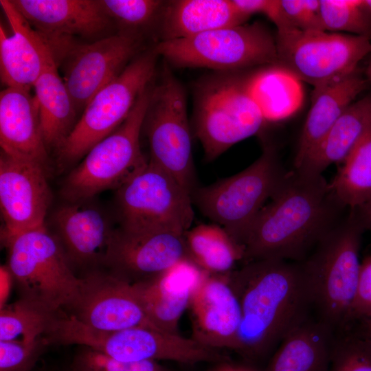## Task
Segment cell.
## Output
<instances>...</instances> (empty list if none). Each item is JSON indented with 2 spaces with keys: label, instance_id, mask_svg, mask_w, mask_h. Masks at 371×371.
Segmentation results:
<instances>
[{
  "label": "cell",
  "instance_id": "1",
  "mask_svg": "<svg viewBox=\"0 0 371 371\" xmlns=\"http://www.w3.org/2000/svg\"><path fill=\"white\" fill-rule=\"evenodd\" d=\"M227 278L240 307L237 352L245 357L265 356L310 316L313 306L301 262L251 261Z\"/></svg>",
  "mask_w": 371,
  "mask_h": 371
},
{
  "label": "cell",
  "instance_id": "2",
  "mask_svg": "<svg viewBox=\"0 0 371 371\" xmlns=\"http://www.w3.org/2000/svg\"><path fill=\"white\" fill-rule=\"evenodd\" d=\"M335 204L322 175L287 172L251 225L243 260L304 261L333 227Z\"/></svg>",
  "mask_w": 371,
  "mask_h": 371
},
{
  "label": "cell",
  "instance_id": "3",
  "mask_svg": "<svg viewBox=\"0 0 371 371\" xmlns=\"http://www.w3.org/2000/svg\"><path fill=\"white\" fill-rule=\"evenodd\" d=\"M364 229L352 210L348 218L333 226L311 255L301 262L317 317L336 333L345 330L351 322Z\"/></svg>",
  "mask_w": 371,
  "mask_h": 371
},
{
  "label": "cell",
  "instance_id": "4",
  "mask_svg": "<svg viewBox=\"0 0 371 371\" xmlns=\"http://www.w3.org/2000/svg\"><path fill=\"white\" fill-rule=\"evenodd\" d=\"M3 242L8 251L7 266L20 298L52 313L67 311L78 297L81 278L56 236L43 225Z\"/></svg>",
  "mask_w": 371,
  "mask_h": 371
},
{
  "label": "cell",
  "instance_id": "5",
  "mask_svg": "<svg viewBox=\"0 0 371 371\" xmlns=\"http://www.w3.org/2000/svg\"><path fill=\"white\" fill-rule=\"evenodd\" d=\"M153 82L142 93L123 123L94 145L65 177L60 190L67 202L91 199L106 190H117L148 164L141 150L140 134Z\"/></svg>",
  "mask_w": 371,
  "mask_h": 371
},
{
  "label": "cell",
  "instance_id": "6",
  "mask_svg": "<svg viewBox=\"0 0 371 371\" xmlns=\"http://www.w3.org/2000/svg\"><path fill=\"white\" fill-rule=\"evenodd\" d=\"M286 174L274 150L267 147L240 172L196 188L192 200L204 216L225 229L243 249L251 225Z\"/></svg>",
  "mask_w": 371,
  "mask_h": 371
},
{
  "label": "cell",
  "instance_id": "7",
  "mask_svg": "<svg viewBox=\"0 0 371 371\" xmlns=\"http://www.w3.org/2000/svg\"><path fill=\"white\" fill-rule=\"evenodd\" d=\"M194 131L207 161L262 128L265 120L246 87L233 72L202 80L195 89Z\"/></svg>",
  "mask_w": 371,
  "mask_h": 371
},
{
  "label": "cell",
  "instance_id": "8",
  "mask_svg": "<svg viewBox=\"0 0 371 371\" xmlns=\"http://www.w3.org/2000/svg\"><path fill=\"white\" fill-rule=\"evenodd\" d=\"M158 56L154 48L138 55L96 93L56 153L57 170L63 171L81 160L123 123L139 95L153 82Z\"/></svg>",
  "mask_w": 371,
  "mask_h": 371
},
{
  "label": "cell",
  "instance_id": "9",
  "mask_svg": "<svg viewBox=\"0 0 371 371\" xmlns=\"http://www.w3.org/2000/svg\"><path fill=\"white\" fill-rule=\"evenodd\" d=\"M154 49L173 66L205 67L219 72L278 63L276 38L258 22L160 41Z\"/></svg>",
  "mask_w": 371,
  "mask_h": 371
},
{
  "label": "cell",
  "instance_id": "10",
  "mask_svg": "<svg viewBox=\"0 0 371 371\" xmlns=\"http://www.w3.org/2000/svg\"><path fill=\"white\" fill-rule=\"evenodd\" d=\"M149 161L170 174L191 194L196 188L185 91L168 67L153 85L143 128Z\"/></svg>",
  "mask_w": 371,
  "mask_h": 371
},
{
  "label": "cell",
  "instance_id": "11",
  "mask_svg": "<svg viewBox=\"0 0 371 371\" xmlns=\"http://www.w3.org/2000/svg\"><path fill=\"white\" fill-rule=\"evenodd\" d=\"M121 228L181 234L194 220L191 194L170 174L150 161L116 190Z\"/></svg>",
  "mask_w": 371,
  "mask_h": 371
},
{
  "label": "cell",
  "instance_id": "12",
  "mask_svg": "<svg viewBox=\"0 0 371 371\" xmlns=\"http://www.w3.org/2000/svg\"><path fill=\"white\" fill-rule=\"evenodd\" d=\"M278 64L313 87L345 76L371 54V38L324 30L277 28Z\"/></svg>",
  "mask_w": 371,
  "mask_h": 371
},
{
  "label": "cell",
  "instance_id": "13",
  "mask_svg": "<svg viewBox=\"0 0 371 371\" xmlns=\"http://www.w3.org/2000/svg\"><path fill=\"white\" fill-rule=\"evenodd\" d=\"M140 43L135 33L122 32L90 43L69 38L56 45V61L64 60L63 80L77 113H82L96 93L124 70Z\"/></svg>",
  "mask_w": 371,
  "mask_h": 371
},
{
  "label": "cell",
  "instance_id": "14",
  "mask_svg": "<svg viewBox=\"0 0 371 371\" xmlns=\"http://www.w3.org/2000/svg\"><path fill=\"white\" fill-rule=\"evenodd\" d=\"M80 278L78 297L66 313L100 330L137 327L159 330L148 319L133 284L100 269L88 271Z\"/></svg>",
  "mask_w": 371,
  "mask_h": 371
},
{
  "label": "cell",
  "instance_id": "15",
  "mask_svg": "<svg viewBox=\"0 0 371 371\" xmlns=\"http://www.w3.org/2000/svg\"><path fill=\"white\" fill-rule=\"evenodd\" d=\"M189 258L185 234L115 229L104 266L131 283L153 280Z\"/></svg>",
  "mask_w": 371,
  "mask_h": 371
},
{
  "label": "cell",
  "instance_id": "16",
  "mask_svg": "<svg viewBox=\"0 0 371 371\" xmlns=\"http://www.w3.org/2000/svg\"><path fill=\"white\" fill-rule=\"evenodd\" d=\"M49 175L40 166L1 151L0 209L3 241L45 225L52 201Z\"/></svg>",
  "mask_w": 371,
  "mask_h": 371
},
{
  "label": "cell",
  "instance_id": "17",
  "mask_svg": "<svg viewBox=\"0 0 371 371\" xmlns=\"http://www.w3.org/2000/svg\"><path fill=\"white\" fill-rule=\"evenodd\" d=\"M227 273H205L192 294L188 308L193 339L216 350L237 352L241 311Z\"/></svg>",
  "mask_w": 371,
  "mask_h": 371
},
{
  "label": "cell",
  "instance_id": "18",
  "mask_svg": "<svg viewBox=\"0 0 371 371\" xmlns=\"http://www.w3.org/2000/svg\"><path fill=\"white\" fill-rule=\"evenodd\" d=\"M53 223L73 269L78 267L87 273L104 266L115 229L107 214L91 199L67 202L58 207Z\"/></svg>",
  "mask_w": 371,
  "mask_h": 371
},
{
  "label": "cell",
  "instance_id": "19",
  "mask_svg": "<svg viewBox=\"0 0 371 371\" xmlns=\"http://www.w3.org/2000/svg\"><path fill=\"white\" fill-rule=\"evenodd\" d=\"M0 4L12 30L8 34L0 26L1 80L6 87L30 91L45 69L56 63L54 52L10 0Z\"/></svg>",
  "mask_w": 371,
  "mask_h": 371
},
{
  "label": "cell",
  "instance_id": "20",
  "mask_svg": "<svg viewBox=\"0 0 371 371\" xmlns=\"http://www.w3.org/2000/svg\"><path fill=\"white\" fill-rule=\"evenodd\" d=\"M46 40L92 38L107 30L111 19L99 0H10Z\"/></svg>",
  "mask_w": 371,
  "mask_h": 371
},
{
  "label": "cell",
  "instance_id": "21",
  "mask_svg": "<svg viewBox=\"0 0 371 371\" xmlns=\"http://www.w3.org/2000/svg\"><path fill=\"white\" fill-rule=\"evenodd\" d=\"M0 145L2 152L42 168L52 167L45 144L36 100L30 91L6 87L0 93Z\"/></svg>",
  "mask_w": 371,
  "mask_h": 371
},
{
  "label": "cell",
  "instance_id": "22",
  "mask_svg": "<svg viewBox=\"0 0 371 371\" xmlns=\"http://www.w3.org/2000/svg\"><path fill=\"white\" fill-rule=\"evenodd\" d=\"M205 273L188 258L153 280L133 284L149 321L161 331L179 335V319Z\"/></svg>",
  "mask_w": 371,
  "mask_h": 371
},
{
  "label": "cell",
  "instance_id": "23",
  "mask_svg": "<svg viewBox=\"0 0 371 371\" xmlns=\"http://www.w3.org/2000/svg\"><path fill=\"white\" fill-rule=\"evenodd\" d=\"M366 87L367 80L357 69L345 76L314 87L310 109L297 144L295 168Z\"/></svg>",
  "mask_w": 371,
  "mask_h": 371
},
{
  "label": "cell",
  "instance_id": "24",
  "mask_svg": "<svg viewBox=\"0 0 371 371\" xmlns=\"http://www.w3.org/2000/svg\"><path fill=\"white\" fill-rule=\"evenodd\" d=\"M336 334L308 316L282 339L265 371H329Z\"/></svg>",
  "mask_w": 371,
  "mask_h": 371
},
{
  "label": "cell",
  "instance_id": "25",
  "mask_svg": "<svg viewBox=\"0 0 371 371\" xmlns=\"http://www.w3.org/2000/svg\"><path fill=\"white\" fill-rule=\"evenodd\" d=\"M161 41L192 37L213 30L244 24L248 19L231 0H176L160 12Z\"/></svg>",
  "mask_w": 371,
  "mask_h": 371
},
{
  "label": "cell",
  "instance_id": "26",
  "mask_svg": "<svg viewBox=\"0 0 371 371\" xmlns=\"http://www.w3.org/2000/svg\"><path fill=\"white\" fill-rule=\"evenodd\" d=\"M371 128V95L350 104L319 142L295 168L308 175H322L333 164H341Z\"/></svg>",
  "mask_w": 371,
  "mask_h": 371
},
{
  "label": "cell",
  "instance_id": "27",
  "mask_svg": "<svg viewBox=\"0 0 371 371\" xmlns=\"http://www.w3.org/2000/svg\"><path fill=\"white\" fill-rule=\"evenodd\" d=\"M33 88L45 144L49 152L56 153L78 122L77 111L56 63L45 69Z\"/></svg>",
  "mask_w": 371,
  "mask_h": 371
},
{
  "label": "cell",
  "instance_id": "28",
  "mask_svg": "<svg viewBox=\"0 0 371 371\" xmlns=\"http://www.w3.org/2000/svg\"><path fill=\"white\" fill-rule=\"evenodd\" d=\"M245 85L266 122L289 117L303 102L302 81L278 64L267 65L245 77Z\"/></svg>",
  "mask_w": 371,
  "mask_h": 371
},
{
  "label": "cell",
  "instance_id": "29",
  "mask_svg": "<svg viewBox=\"0 0 371 371\" xmlns=\"http://www.w3.org/2000/svg\"><path fill=\"white\" fill-rule=\"evenodd\" d=\"M185 238L189 259L208 273H227L243 259V249L216 223L190 228Z\"/></svg>",
  "mask_w": 371,
  "mask_h": 371
},
{
  "label": "cell",
  "instance_id": "30",
  "mask_svg": "<svg viewBox=\"0 0 371 371\" xmlns=\"http://www.w3.org/2000/svg\"><path fill=\"white\" fill-rule=\"evenodd\" d=\"M341 165L330 191L339 205L358 209L371 199V128Z\"/></svg>",
  "mask_w": 371,
  "mask_h": 371
},
{
  "label": "cell",
  "instance_id": "31",
  "mask_svg": "<svg viewBox=\"0 0 371 371\" xmlns=\"http://www.w3.org/2000/svg\"><path fill=\"white\" fill-rule=\"evenodd\" d=\"M58 313L19 298L0 309V341L16 340L21 336L22 341H34L45 335Z\"/></svg>",
  "mask_w": 371,
  "mask_h": 371
},
{
  "label": "cell",
  "instance_id": "32",
  "mask_svg": "<svg viewBox=\"0 0 371 371\" xmlns=\"http://www.w3.org/2000/svg\"><path fill=\"white\" fill-rule=\"evenodd\" d=\"M320 14L325 31L344 32L371 38V22L361 0H320Z\"/></svg>",
  "mask_w": 371,
  "mask_h": 371
},
{
  "label": "cell",
  "instance_id": "33",
  "mask_svg": "<svg viewBox=\"0 0 371 371\" xmlns=\"http://www.w3.org/2000/svg\"><path fill=\"white\" fill-rule=\"evenodd\" d=\"M329 371H371V339L359 333H337Z\"/></svg>",
  "mask_w": 371,
  "mask_h": 371
},
{
  "label": "cell",
  "instance_id": "34",
  "mask_svg": "<svg viewBox=\"0 0 371 371\" xmlns=\"http://www.w3.org/2000/svg\"><path fill=\"white\" fill-rule=\"evenodd\" d=\"M99 3L110 19L130 32L159 17L165 2L159 0H99Z\"/></svg>",
  "mask_w": 371,
  "mask_h": 371
},
{
  "label": "cell",
  "instance_id": "35",
  "mask_svg": "<svg viewBox=\"0 0 371 371\" xmlns=\"http://www.w3.org/2000/svg\"><path fill=\"white\" fill-rule=\"evenodd\" d=\"M67 371H168L155 361H123L79 346Z\"/></svg>",
  "mask_w": 371,
  "mask_h": 371
},
{
  "label": "cell",
  "instance_id": "36",
  "mask_svg": "<svg viewBox=\"0 0 371 371\" xmlns=\"http://www.w3.org/2000/svg\"><path fill=\"white\" fill-rule=\"evenodd\" d=\"M49 345L44 336L31 342L0 341V371H32Z\"/></svg>",
  "mask_w": 371,
  "mask_h": 371
},
{
  "label": "cell",
  "instance_id": "37",
  "mask_svg": "<svg viewBox=\"0 0 371 371\" xmlns=\"http://www.w3.org/2000/svg\"><path fill=\"white\" fill-rule=\"evenodd\" d=\"M274 23L277 28L324 30L320 14V1L280 0L278 16Z\"/></svg>",
  "mask_w": 371,
  "mask_h": 371
},
{
  "label": "cell",
  "instance_id": "38",
  "mask_svg": "<svg viewBox=\"0 0 371 371\" xmlns=\"http://www.w3.org/2000/svg\"><path fill=\"white\" fill-rule=\"evenodd\" d=\"M350 317L351 321L371 319V254L361 262Z\"/></svg>",
  "mask_w": 371,
  "mask_h": 371
},
{
  "label": "cell",
  "instance_id": "39",
  "mask_svg": "<svg viewBox=\"0 0 371 371\" xmlns=\"http://www.w3.org/2000/svg\"><path fill=\"white\" fill-rule=\"evenodd\" d=\"M236 10L249 19L254 14L266 15L272 22L279 11V0H231Z\"/></svg>",
  "mask_w": 371,
  "mask_h": 371
},
{
  "label": "cell",
  "instance_id": "40",
  "mask_svg": "<svg viewBox=\"0 0 371 371\" xmlns=\"http://www.w3.org/2000/svg\"><path fill=\"white\" fill-rule=\"evenodd\" d=\"M12 276L7 265L0 267V309L7 304L12 282Z\"/></svg>",
  "mask_w": 371,
  "mask_h": 371
},
{
  "label": "cell",
  "instance_id": "41",
  "mask_svg": "<svg viewBox=\"0 0 371 371\" xmlns=\"http://www.w3.org/2000/svg\"><path fill=\"white\" fill-rule=\"evenodd\" d=\"M364 229L371 231V199L358 209L352 210Z\"/></svg>",
  "mask_w": 371,
  "mask_h": 371
},
{
  "label": "cell",
  "instance_id": "42",
  "mask_svg": "<svg viewBox=\"0 0 371 371\" xmlns=\"http://www.w3.org/2000/svg\"><path fill=\"white\" fill-rule=\"evenodd\" d=\"M361 322L362 326L359 333L371 339V319H363Z\"/></svg>",
  "mask_w": 371,
  "mask_h": 371
},
{
  "label": "cell",
  "instance_id": "43",
  "mask_svg": "<svg viewBox=\"0 0 371 371\" xmlns=\"http://www.w3.org/2000/svg\"><path fill=\"white\" fill-rule=\"evenodd\" d=\"M214 371H254V370H251L250 369L243 368V367L236 366H232L229 364H224L218 367V368H216Z\"/></svg>",
  "mask_w": 371,
  "mask_h": 371
},
{
  "label": "cell",
  "instance_id": "44",
  "mask_svg": "<svg viewBox=\"0 0 371 371\" xmlns=\"http://www.w3.org/2000/svg\"><path fill=\"white\" fill-rule=\"evenodd\" d=\"M361 6L371 22V0H361Z\"/></svg>",
  "mask_w": 371,
  "mask_h": 371
},
{
  "label": "cell",
  "instance_id": "45",
  "mask_svg": "<svg viewBox=\"0 0 371 371\" xmlns=\"http://www.w3.org/2000/svg\"><path fill=\"white\" fill-rule=\"evenodd\" d=\"M366 75L367 76V80L371 82V59L368 61L366 69Z\"/></svg>",
  "mask_w": 371,
  "mask_h": 371
},
{
  "label": "cell",
  "instance_id": "46",
  "mask_svg": "<svg viewBox=\"0 0 371 371\" xmlns=\"http://www.w3.org/2000/svg\"><path fill=\"white\" fill-rule=\"evenodd\" d=\"M32 371H38V370H36V369L34 368V369L32 370Z\"/></svg>",
  "mask_w": 371,
  "mask_h": 371
}]
</instances>
